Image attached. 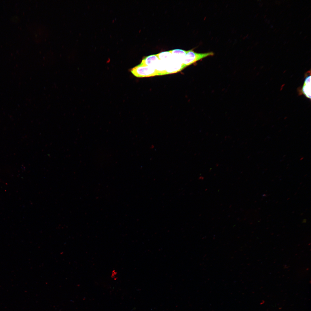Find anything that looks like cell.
<instances>
[{
	"mask_svg": "<svg viewBox=\"0 0 311 311\" xmlns=\"http://www.w3.org/2000/svg\"><path fill=\"white\" fill-rule=\"evenodd\" d=\"M131 72L133 75L138 77L158 75L157 72L153 67L143 65L140 64L132 68Z\"/></svg>",
	"mask_w": 311,
	"mask_h": 311,
	"instance_id": "2",
	"label": "cell"
},
{
	"mask_svg": "<svg viewBox=\"0 0 311 311\" xmlns=\"http://www.w3.org/2000/svg\"><path fill=\"white\" fill-rule=\"evenodd\" d=\"M214 54L212 52L204 53H198L192 50H188L182 61V63L185 67L206 57L212 56Z\"/></svg>",
	"mask_w": 311,
	"mask_h": 311,
	"instance_id": "1",
	"label": "cell"
},
{
	"mask_svg": "<svg viewBox=\"0 0 311 311\" xmlns=\"http://www.w3.org/2000/svg\"><path fill=\"white\" fill-rule=\"evenodd\" d=\"M158 75L166 74V63L163 61L159 60L154 67Z\"/></svg>",
	"mask_w": 311,
	"mask_h": 311,
	"instance_id": "7",
	"label": "cell"
},
{
	"mask_svg": "<svg viewBox=\"0 0 311 311\" xmlns=\"http://www.w3.org/2000/svg\"><path fill=\"white\" fill-rule=\"evenodd\" d=\"M159 60L165 62L166 63L173 59L172 54L169 51L161 52L156 54Z\"/></svg>",
	"mask_w": 311,
	"mask_h": 311,
	"instance_id": "8",
	"label": "cell"
},
{
	"mask_svg": "<svg viewBox=\"0 0 311 311\" xmlns=\"http://www.w3.org/2000/svg\"><path fill=\"white\" fill-rule=\"evenodd\" d=\"M311 73L310 70L305 73L304 83L302 86L297 89L299 94H303L310 100L311 99Z\"/></svg>",
	"mask_w": 311,
	"mask_h": 311,
	"instance_id": "3",
	"label": "cell"
},
{
	"mask_svg": "<svg viewBox=\"0 0 311 311\" xmlns=\"http://www.w3.org/2000/svg\"><path fill=\"white\" fill-rule=\"evenodd\" d=\"M159 60L156 54L151 55L144 58L140 64L154 68Z\"/></svg>",
	"mask_w": 311,
	"mask_h": 311,
	"instance_id": "5",
	"label": "cell"
},
{
	"mask_svg": "<svg viewBox=\"0 0 311 311\" xmlns=\"http://www.w3.org/2000/svg\"><path fill=\"white\" fill-rule=\"evenodd\" d=\"M185 67L181 62L173 58L171 61L166 63V74L176 73L181 71Z\"/></svg>",
	"mask_w": 311,
	"mask_h": 311,
	"instance_id": "4",
	"label": "cell"
},
{
	"mask_svg": "<svg viewBox=\"0 0 311 311\" xmlns=\"http://www.w3.org/2000/svg\"><path fill=\"white\" fill-rule=\"evenodd\" d=\"M172 54L173 58L182 63L183 58L188 52L183 50L176 49L168 51Z\"/></svg>",
	"mask_w": 311,
	"mask_h": 311,
	"instance_id": "6",
	"label": "cell"
}]
</instances>
